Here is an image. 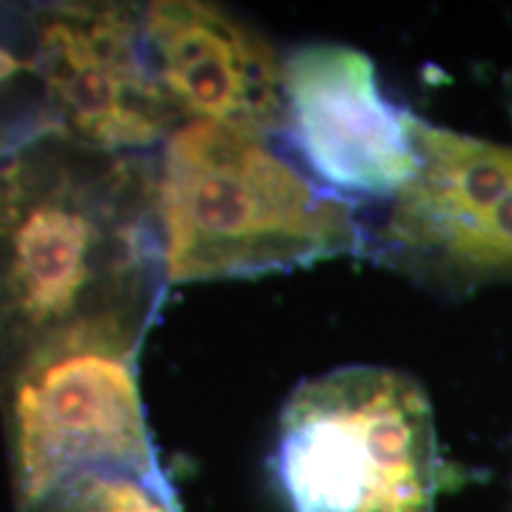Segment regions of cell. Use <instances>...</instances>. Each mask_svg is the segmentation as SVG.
<instances>
[{
  "label": "cell",
  "instance_id": "2",
  "mask_svg": "<svg viewBox=\"0 0 512 512\" xmlns=\"http://www.w3.org/2000/svg\"><path fill=\"white\" fill-rule=\"evenodd\" d=\"M169 285L256 278L366 254L356 204L292 164L273 136L183 121L157 162Z\"/></svg>",
  "mask_w": 512,
  "mask_h": 512
},
{
  "label": "cell",
  "instance_id": "8",
  "mask_svg": "<svg viewBox=\"0 0 512 512\" xmlns=\"http://www.w3.org/2000/svg\"><path fill=\"white\" fill-rule=\"evenodd\" d=\"M152 69L181 121L278 136L285 124L283 62L233 12L197 0L143 5Z\"/></svg>",
  "mask_w": 512,
  "mask_h": 512
},
{
  "label": "cell",
  "instance_id": "4",
  "mask_svg": "<svg viewBox=\"0 0 512 512\" xmlns=\"http://www.w3.org/2000/svg\"><path fill=\"white\" fill-rule=\"evenodd\" d=\"M418 169L368 230L366 254L439 294L512 283V147L411 112Z\"/></svg>",
  "mask_w": 512,
  "mask_h": 512
},
{
  "label": "cell",
  "instance_id": "9",
  "mask_svg": "<svg viewBox=\"0 0 512 512\" xmlns=\"http://www.w3.org/2000/svg\"><path fill=\"white\" fill-rule=\"evenodd\" d=\"M19 512H181L169 479L136 470H83Z\"/></svg>",
  "mask_w": 512,
  "mask_h": 512
},
{
  "label": "cell",
  "instance_id": "5",
  "mask_svg": "<svg viewBox=\"0 0 512 512\" xmlns=\"http://www.w3.org/2000/svg\"><path fill=\"white\" fill-rule=\"evenodd\" d=\"M0 401L19 510L83 470L162 475L136 351L79 347L31 358L0 380Z\"/></svg>",
  "mask_w": 512,
  "mask_h": 512
},
{
  "label": "cell",
  "instance_id": "3",
  "mask_svg": "<svg viewBox=\"0 0 512 512\" xmlns=\"http://www.w3.org/2000/svg\"><path fill=\"white\" fill-rule=\"evenodd\" d=\"M273 467L292 512H437L444 460L430 396L380 366L309 377L280 411Z\"/></svg>",
  "mask_w": 512,
  "mask_h": 512
},
{
  "label": "cell",
  "instance_id": "6",
  "mask_svg": "<svg viewBox=\"0 0 512 512\" xmlns=\"http://www.w3.org/2000/svg\"><path fill=\"white\" fill-rule=\"evenodd\" d=\"M31 19L36 72L64 133L131 155L164 145L181 119L152 69L143 5L53 3Z\"/></svg>",
  "mask_w": 512,
  "mask_h": 512
},
{
  "label": "cell",
  "instance_id": "1",
  "mask_svg": "<svg viewBox=\"0 0 512 512\" xmlns=\"http://www.w3.org/2000/svg\"><path fill=\"white\" fill-rule=\"evenodd\" d=\"M166 287L150 155L62 128L0 155V380L62 349L140 354Z\"/></svg>",
  "mask_w": 512,
  "mask_h": 512
},
{
  "label": "cell",
  "instance_id": "7",
  "mask_svg": "<svg viewBox=\"0 0 512 512\" xmlns=\"http://www.w3.org/2000/svg\"><path fill=\"white\" fill-rule=\"evenodd\" d=\"M283 131L309 176L354 200L392 202L418 169L411 112L396 107L358 48L311 43L283 62Z\"/></svg>",
  "mask_w": 512,
  "mask_h": 512
}]
</instances>
